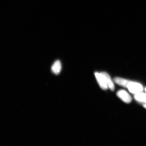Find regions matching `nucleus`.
Segmentation results:
<instances>
[{
    "instance_id": "obj_1",
    "label": "nucleus",
    "mask_w": 146,
    "mask_h": 146,
    "mask_svg": "<svg viewBox=\"0 0 146 146\" xmlns=\"http://www.w3.org/2000/svg\"><path fill=\"white\" fill-rule=\"evenodd\" d=\"M127 88L131 94H136L142 92L143 90V86L140 84L131 81Z\"/></svg>"
},
{
    "instance_id": "obj_2",
    "label": "nucleus",
    "mask_w": 146,
    "mask_h": 146,
    "mask_svg": "<svg viewBox=\"0 0 146 146\" xmlns=\"http://www.w3.org/2000/svg\"><path fill=\"white\" fill-rule=\"evenodd\" d=\"M95 75L98 83L99 84L101 88L103 90L107 89L108 87V86L107 83H106L104 76L101 73L96 72Z\"/></svg>"
},
{
    "instance_id": "obj_3",
    "label": "nucleus",
    "mask_w": 146,
    "mask_h": 146,
    "mask_svg": "<svg viewBox=\"0 0 146 146\" xmlns=\"http://www.w3.org/2000/svg\"><path fill=\"white\" fill-rule=\"evenodd\" d=\"M117 96L126 103H129L132 100V98L130 95L125 90H121L118 91Z\"/></svg>"
},
{
    "instance_id": "obj_4",
    "label": "nucleus",
    "mask_w": 146,
    "mask_h": 146,
    "mask_svg": "<svg viewBox=\"0 0 146 146\" xmlns=\"http://www.w3.org/2000/svg\"><path fill=\"white\" fill-rule=\"evenodd\" d=\"M101 74L104 76L108 88L111 91H114V90H115V85H114V84L112 82V79H111V78L110 76L107 73L105 72H101Z\"/></svg>"
},
{
    "instance_id": "obj_5",
    "label": "nucleus",
    "mask_w": 146,
    "mask_h": 146,
    "mask_svg": "<svg viewBox=\"0 0 146 146\" xmlns=\"http://www.w3.org/2000/svg\"><path fill=\"white\" fill-rule=\"evenodd\" d=\"M52 71L55 74L58 75L61 70V64L59 60L56 61L53 64L51 68Z\"/></svg>"
},
{
    "instance_id": "obj_6",
    "label": "nucleus",
    "mask_w": 146,
    "mask_h": 146,
    "mask_svg": "<svg viewBox=\"0 0 146 146\" xmlns=\"http://www.w3.org/2000/svg\"><path fill=\"white\" fill-rule=\"evenodd\" d=\"M114 81L115 83L117 84L120 86H123V87H125V88H127L129 83L131 82L129 80H127L118 77H116L114 78Z\"/></svg>"
},
{
    "instance_id": "obj_7",
    "label": "nucleus",
    "mask_w": 146,
    "mask_h": 146,
    "mask_svg": "<svg viewBox=\"0 0 146 146\" xmlns=\"http://www.w3.org/2000/svg\"><path fill=\"white\" fill-rule=\"evenodd\" d=\"M134 98L137 102L141 103H146V93L141 92L138 94H135Z\"/></svg>"
},
{
    "instance_id": "obj_8",
    "label": "nucleus",
    "mask_w": 146,
    "mask_h": 146,
    "mask_svg": "<svg viewBox=\"0 0 146 146\" xmlns=\"http://www.w3.org/2000/svg\"><path fill=\"white\" fill-rule=\"evenodd\" d=\"M143 105L144 107L146 109V103L143 104Z\"/></svg>"
},
{
    "instance_id": "obj_9",
    "label": "nucleus",
    "mask_w": 146,
    "mask_h": 146,
    "mask_svg": "<svg viewBox=\"0 0 146 146\" xmlns=\"http://www.w3.org/2000/svg\"><path fill=\"white\" fill-rule=\"evenodd\" d=\"M145 91L146 93V88H145Z\"/></svg>"
}]
</instances>
